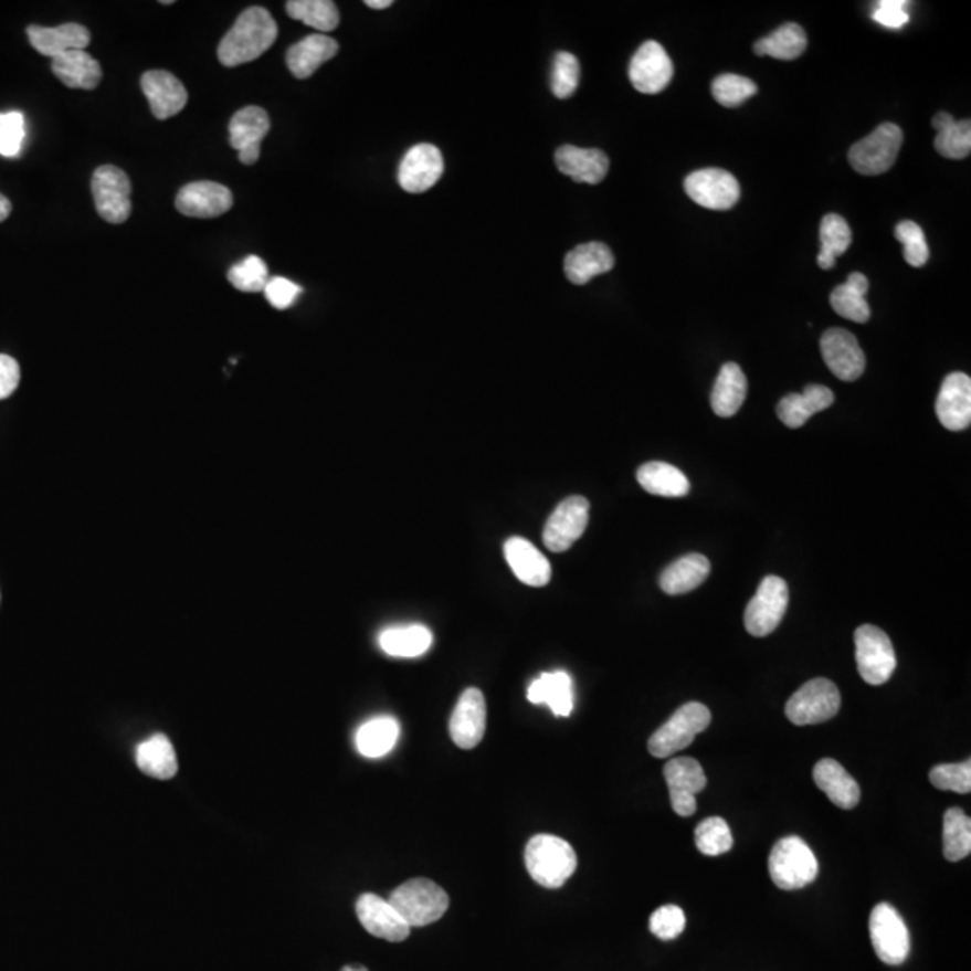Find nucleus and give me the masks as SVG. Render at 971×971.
Returning <instances> with one entry per match:
<instances>
[{"label":"nucleus","instance_id":"nucleus-10","mask_svg":"<svg viewBox=\"0 0 971 971\" xmlns=\"http://www.w3.org/2000/svg\"><path fill=\"white\" fill-rule=\"evenodd\" d=\"M788 600L790 594H788L787 581L779 576H767L745 610L747 632L754 637L770 635L783 621Z\"/></svg>","mask_w":971,"mask_h":971},{"label":"nucleus","instance_id":"nucleus-7","mask_svg":"<svg viewBox=\"0 0 971 971\" xmlns=\"http://www.w3.org/2000/svg\"><path fill=\"white\" fill-rule=\"evenodd\" d=\"M855 657L861 677L870 686H882L895 673V647L889 635L873 624L856 629Z\"/></svg>","mask_w":971,"mask_h":971},{"label":"nucleus","instance_id":"nucleus-2","mask_svg":"<svg viewBox=\"0 0 971 971\" xmlns=\"http://www.w3.org/2000/svg\"><path fill=\"white\" fill-rule=\"evenodd\" d=\"M527 873L546 889H560L574 875L578 856L560 836L537 835L527 842Z\"/></svg>","mask_w":971,"mask_h":971},{"label":"nucleus","instance_id":"nucleus-20","mask_svg":"<svg viewBox=\"0 0 971 971\" xmlns=\"http://www.w3.org/2000/svg\"><path fill=\"white\" fill-rule=\"evenodd\" d=\"M941 425L948 431L961 432L971 423V380L964 372H952L944 378L936 401Z\"/></svg>","mask_w":971,"mask_h":971},{"label":"nucleus","instance_id":"nucleus-6","mask_svg":"<svg viewBox=\"0 0 971 971\" xmlns=\"http://www.w3.org/2000/svg\"><path fill=\"white\" fill-rule=\"evenodd\" d=\"M904 145V131L898 125L884 123L869 136L851 146L849 165L861 175H882L889 171Z\"/></svg>","mask_w":971,"mask_h":971},{"label":"nucleus","instance_id":"nucleus-47","mask_svg":"<svg viewBox=\"0 0 971 971\" xmlns=\"http://www.w3.org/2000/svg\"><path fill=\"white\" fill-rule=\"evenodd\" d=\"M229 283L236 291L256 294L265 291L268 283V266L260 256H249L242 263L232 266L228 274Z\"/></svg>","mask_w":971,"mask_h":971},{"label":"nucleus","instance_id":"nucleus-48","mask_svg":"<svg viewBox=\"0 0 971 971\" xmlns=\"http://www.w3.org/2000/svg\"><path fill=\"white\" fill-rule=\"evenodd\" d=\"M896 240L904 245L905 262L909 263L914 268L927 265L930 257V249H928L927 240H925L923 229L918 223L905 220L899 222L895 231Z\"/></svg>","mask_w":971,"mask_h":971},{"label":"nucleus","instance_id":"nucleus-30","mask_svg":"<svg viewBox=\"0 0 971 971\" xmlns=\"http://www.w3.org/2000/svg\"><path fill=\"white\" fill-rule=\"evenodd\" d=\"M833 401H835V394H833L832 389L810 383V386L804 387V391L801 394L793 392V394H787L783 400L779 401L778 416L788 429H799L813 414L826 411L827 407H832Z\"/></svg>","mask_w":971,"mask_h":971},{"label":"nucleus","instance_id":"nucleus-3","mask_svg":"<svg viewBox=\"0 0 971 971\" xmlns=\"http://www.w3.org/2000/svg\"><path fill=\"white\" fill-rule=\"evenodd\" d=\"M409 927H426L443 918L450 898L432 879L414 878L392 890L387 899Z\"/></svg>","mask_w":971,"mask_h":971},{"label":"nucleus","instance_id":"nucleus-56","mask_svg":"<svg viewBox=\"0 0 971 971\" xmlns=\"http://www.w3.org/2000/svg\"><path fill=\"white\" fill-rule=\"evenodd\" d=\"M11 214V202L6 199L4 194L0 193V222H4L6 218Z\"/></svg>","mask_w":971,"mask_h":971},{"label":"nucleus","instance_id":"nucleus-51","mask_svg":"<svg viewBox=\"0 0 971 971\" xmlns=\"http://www.w3.org/2000/svg\"><path fill=\"white\" fill-rule=\"evenodd\" d=\"M25 119L22 112H4L0 114V155L19 157L24 146Z\"/></svg>","mask_w":971,"mask_h":971},{"label":"nucleus","instance_id":"nucleus-15","mask_svg":"<svg viewBox=\"0 0 971 971\" xmlns=\"http://www.w3.org/2000/svg\"><path fill=\"white\" fill-rule=\"evenodd\" d=\"M629 74L630 82L638 93H663L673 80V62L663 45L655 40H647L633 54Z\"/></svg>","mask_w":971,"mask_h":971},{"label":"nucleus","instance_id":"nucleus-12","mask_svg":"<svg viewBox=\"0 0 971 971\" xmlns=\"http://www.w3.org/2000/svg\"><path fill=\"white\" fill-rule=\"evenodd\" d=\"M590 504L585 497L572 495L551 513L543 527V543L552 552H566L580 540L589 526Z\"/></svg>","mask_w":971,"mask_h":971},{"label":"nucleus","instance_id":"nucleus-24","mask_svg":"<svg viewBox=\"0 0 971 971\" xmlns=\"http://www.w3.org/2000/svg\"><path fill=\"white\" fill-rule=\"evenodd\" d=\"M28 39L40 54L54 60L71 51H85L91 44V31L82 24L59 25V28H44V25H30Z\"/></svg>","mask_w":971,"mask_h":971},{"label":"nucleus","instance_id":"nucleus-40","mask_svg":"<svg viewBox=\"0 0 971 971\" xmlns=\"http://www.w3.org/2000/svg\"><path fill=\"white\" fill-rule=\"evenodd\" d=\"M808 48L806 33L801 25L788 22L773 31L767 39H761L754 44V53L758 56H772L778 60H795Z\"/></svg>","mask_w":971,"mask_h":971},{"label":"nucleus","instance_id":"nucleus-59","mask_svg":"<svg viewBox=\"0 0 971 971\" xmlns=\"http://www.w3.org/2000/svg\"><path fill=\"white\" fill-rule=\"evenodd\" d=\"M160 4L171 6V4H173V0H162V2H160Z\"/></svg>","mask_w":971,"mask_h":971},{"label":"nucleus","instance_id":"nucleus-25","mask_svg":"<svg viewBox=\"0 0 971 971\" xmlns=\"http://www.w3.org/2000/svg\"><path fill=\"white\" fill-rule=\"evenodd\" d=\"M555 160L561 173L583 184H600L610 168L609 157L595 148L561 146L556 150Z\"/></svg>","mask_w":971,"mask_h":971},{"label":"nucleus","instance_id":"nucleus-34","mask_svg":"<svg viewBox=\"0 0 971 971\" xmlns=\"http://www.w3.org/2000/svg\"><path fill=\"white\" fill-rule=\"evenodd\" d=\"M745 397H747V378L743 371L738 363H725L710 392V407L716 416H735L743 405Z\"/></svg>","mask_w":971,"mask_h":971},{"label":"nucleus","instance_id":"nucleus-4","mask_svg":"<svg viewBox=\"0 0 971 971\" xmlns=\"http://www.w3.org/2000/svg\"><path fill=\"white\" fill-rule=\"evenodd\" d=\"M769 873L779 889H802L817 878V856L799 836H784L770 853Z\"/></svg>","mask_w":971,"mask_h":971},{"label":"nucleus","instance_id":"nucleus-17","mask_svg":"<svg viewBox=\"0 0 971 971\" xmlns=\"http://www.w3.org/2000/svg\"><path fill=\"white\" fill-rule=\"evenodd\" d=\"M445 171L443 155L434 145H416L407 151L398 168V182L407 193H425Z\"/></svg>","mask_w":971,"mask_h":971},{"label":"nucleus","instance_id":"nucleus-19","mask_svg":"<svg viewBox=\"0 0 971 971\" xmlns=\"http://www.w3.org/2000/svg\"><path fill=\"white\" fill-rule=\"evenodd\" d=\"M486 732V698L477 687H468L461 695L450 716V736L457 747L475 749Z\"/></svg>","mask_w":971,"mask_h":971},{"label":"nucleus","instance_id":"nucleus-58","mask_svg":"<svg viewBox=\"0 0 971 971\" xmlns=\"http://www.w3.org/2000/svg\"><path fill=\"white\" fill-rule=\"evenodd\" d=\"M340 971H369L368 968L358 967V964H349V967H344Z\"/></svg>","mask_w":971,"mask_h":971},{"label":"nucleus","instance_id":"nucleus-36","mask_svg":"<svg viewBox=\"0 0 971 971\" xmlns=\"http://www.w3.org/2000/svg\"><path fill=\"white\" fill-rule=\"evenodd\" d=\"M637 481L641 488L646 489L647 494L657 495V497H686L692 488V484L680 469L675 468L673 464L661 463V461L643 464L637 469Z\"/></svg>","mask_w":971,"mask_h":971},{"label":"nucleus","instance_id":"nucleus-11","mask_svg":"<svg viewBox=\"0 0 971 971\" xmlns=\"http://www.w3.org/2000/svg\"><path fill=\"white\" fill-rule=\"evenodd\" d=\"M93 194L97 213L108 223H125L131 213V184L117 166H99L93 175Z\"/></svg>","mask_w":971,"mask_h":971},{"label":"nucleus","instance_id":"nucleus-31","mask_svg":"<svg viewBox=\"0 0 971 971\" xmlns=\"http://www.w3.org/2000/svg\"><path fill=\"white\" fill-rule=\"evenodd\" d=\"M339 53V44L326 34H309L297 44L292 45L286 53V65L297 80H306L323 65L324 62L334 59Z\"/></svg>","mask_w":971,"mask_h":971},{"label":"nucleus","instance_id":"nucleus-43","mask_svg":"<svg viewBox=\"0 0 971 971\" xmlns=\"http://www.w3.org/2000/svg\"><path fill=\"white\" fill-rule=\"evenodd\" d=\"M286 13L291 19L319 31V34L339 28V8L331 0H291L286 2Z\"/></svg>","mask_w":971,"mask_h":971},{"label":"nucleus","instance_id":"nucleus-18","mask_svg":"<svg viewBox=\"0 0 971 971\" xmlns=\"http://www.w3.org/2000/svg\"><path fill=\"white\" fill-rule=\"evenodd\" d=\"M268 131L271 117L262 107H245L232 116L229 123V140L238 151L242 165H256L262 155V140Z\"/></svg>","mask_w":971,"mask_h":971},{"label":"nucleus","instance_id":"nucleus-57","mask_svg":"<svg viewBox=\"0 0 971 971\" xmlns=\"http://www.w3.org/2000/svg\"><path fill=\"white\" fill-rule=\"evenodd\" d=\"M366 6L372 10H386V8H391L392 0H368Z\"/></svg>","mask_w":971,"mask_h":971},{"label":"nucleus","instance_id":"nucleus-46","mask_svg":"<svg viewBox=\"0 0 971 971\" xmlns=\"http://www.w3.org/2000/svg\"><path fill=\"white\" fill-rule=\"evenodd\" d=\"M756 93H758V85L749 77L738 76V74H721L713 82V96L716 102L720 103L721 107H740Z\"/></svg>","mask_w":971,"mask_h":971},{"label":"nucleus","instance_id":"nucleus-50","mask_svg":"<svg viewBox=\"0 0 971 971\" xmlns=\"http://www.w3.org/2000/svg\"><path fill=\"white\" fill-rule=\"evenodd\" d=\"M930 783L944 792H971V761L938 764L930 770Z\"/></svg>","mask_w":971,"mask_h":971},{"label":"nucleus","instance_id":"nucleus-37","mask_svg":"<svg viewBox=\"0 0 971 971\" xmlns=\"http://www.w3.org/2000/svg\"><path fill=\"white\" fill-rule=\"evenodd\" d=\"M400 738V724L391 716H378L357 730V750L363 758H383L389 754Z\"/></svg>","mask_w":971,"mask_h":971},{"label":"nucleus","instance_id":"nucleus-21","mask_svg":"<svg viewBox=\"0 0 971 971\" xmlns=\"http://www.w3.org/2000/svg\"><path fill=\"white\" fill-rule=\"evenodd\" d=\"M357 916L362 927L374 938L400 942L405 941L411 933V927L403 921L394 907L386 899L371 895V893L358 898Z\"/></svg>","mask_w":971,"mask_h":971},{"label":"nucleus","instance_id":"nucleus-27","mask_svg":"<svg viewBox=\"0 0 971 971\" xmlns=\"http://www.w3.org/2000/svg\"><path fill=\"white\" fill-rule=\"evenodd\" d=\"M614 265V254L604 243H583L567 254L566 276L572 285H587L595 276L612 271Z\"/></svg>","mask_w":971,"mask_h":971},{"label":"nucleus","instance_id":"nucleus-44","mask_svg":"<svg viewBox=\"0 0 971 971\" xmlns=\"http://www.w3.org/2000/svg\"><path fill=\"white\" fill-rule=\"evenodd\" d=\"M696 847L707 856H720L729 853L735 844L729 824L721 817H709L700 822L695 832Z\"/></svg>","mask_w":971,"mask_h":971},{"label":"nucleus","instance_id":"nucleus-29","mask_svg":"<svg viewBox=\"0 0 971 971\" xmlns=\"http://www.w3.org/2000/svg\"><path fill=\"white\" fill-rule=\"evenodd\" d=\"M813 779L827 799L842 810H853L861 801V787L835 759H821L813 769Z\"/></svg>","mask_w":971,"mask_h":971},{"label":"nucleus","instance_id":"nucleus-53","mask_svg":"<svg viewBox=\"0 0 971 971\" xmlns=\"http://www.w3.org/2000/svg\"><path fill=\"white\" fill-rule=\"evenodd\" d=\"M265 297L276 309H288L294 305L297 297L303 294V288L295 285L294 281L285 277H272L265 286Z\"/></svg>","mask_w":971,"mask_h":971},{"label":"nucleus","instance_id":"nucleus-13","mask_svg":"<svg viewBox=\"0 0 971 971\" xmlns=\"http://www.w3.org/2000/svg\"><path fill=\"white\" fill-rule=\"evenodd\" d=\"M684 188L693 202L710 211H727L735 208L741 194L735 175L718 168H707L687 175Z\"/></svg>","mask_w":971,"mask_h":971},{"label":"nucleus","instance_id":"nucleus-52","mask_svg":"<svg viewBox=\"0 0 971 971\" xmlns=\"http://www.w3.org/2000/svg\"><path fill=\"white\" fill-rule=\"evenodd\" d=\"M686 928V914L677 905H664L650 918V930L663 941L677 939Z\"/></svg>","mask_w":971,"mask_h":971},{"label":"nucleus","instance_id":"nucleus-49","mask_svg":"<svg viewBox=\"0 0 971 971\" xmlns=\"http://www.w3.org/2000/svg\"><path fill=\"white\" fill-rule=\"evenodd\" d=\"M580 85V62L571 53H558L552 65L551 88L558 99H567Z\"/></svg>","mask_w":971,"mask_h":971},{"label":"nucleus","instance_id":"nucleus-9","mask_svg":"<svg viewBox=\"0 0 971 971\" xmlns=\"http://www.w3.org/2000/svg\"><path fill=\"white\" fill-rule=\"evenodd\" d=\"M841 710V692L827 678L806 682L788 700L787 718L793 725H815L832 720Z\"/></svg>","mask_w":971,"mask_h":971},{"label":"nucleus","instance_id":"nucleus-1","mask_svg":"<svg viewBox=\"0 0 971 971\" xmlns=\"http://www.w3.org/2000/svg\"><path fill=\"white\" fill-rule=\"evenodd\" d=\"M277 39L276 20L265 8L252 6L238 17L222 42L218 45V60L225 67H238L260 59Z\"/></svg>","mask_w":971,"mask_h":971},{"label":"nucleus","instance_id":"nucleus-5","mask_svg":"<svg viewBox=\"0 0 971 971\" xmlns=\"http://www.w3.org/2000/svg\"><path fill=\"white\" fill-rule=\"evenodd\" d=\"M710 725V710L700 701L684 704L647 741L653 758H672L695 741Z\"/></svg>","mask_w":971,"mask_h":971},{"label":"nucleus","instance_id":"nucleus-45","mask_svg":"<svg viewBox=\"0 0 971 971\" xmlns=\"http://www.w3.org/2000/svg\"><path fill=\"white\" fill-rule=\"evenodd\" d=\"M933 146L947 159H967L971 151L970 122L968 119H962V122L953 119L950 125L942 126L941 130H938Z\"/></svg>","mask_w":971,"mask_h":971},{"label":"nucleus","instance_id":"nucleus-23","mask_svg":"<svg viewBox=\"0 0 971 971\" xmlns=\"http://www.w3.org/2000/svg\"><path fill=\"white\" fill-rule=\"evenodd\" d=\"M140 88L157 119H170L184 110L188 91L179 77L168 71H148L140 77Z\"/></svg>","mask_w":971,"mask_h":971},{"label":"nucleus","instance_id":"nucleus-8","mask_svg":"<svg viewBox=\"0 0 971 971\" xmlns=\"http://www.w3.org/2000/svg\"><path fill=\"white\" fill-rule=\"evenodd\" d=\"M869 933L879 961L890 967H899L909 959V928L893 905H876L870 912Z\"/></svg>","mask_w":971,"mask_h":971},{"label":"nucleus","instance_id":"nucleus-22","mask_svg":"<svg viewBox=\"0 0 971 971\" xmlns=\"http://www.w3.org/2000/svg\"><path fill=\"white\" fill-rule=\"evenodd\" d=\"M231 189L218 182H191L177 194V211L191 218L222 217L232 208Z\"/></svg>","mask_w":971,"mask_h":971},{"label":"nucleus","instance_id":"nucleus-32","mask_svg":"<svg viewBox=\"0 0 971 971\" xmlns=\"http://www.w3.org/2000/svg\"><path fill=\"white\" fill-rule=\"evenodd\" d=\"M54 76L68 88L93 91L103 77L102 65L87 51H71L51 63Z\"/></svg>","mask_w":971,"mask_h":971},{"label":"nucleus","instance_id":"nucleus-14","mask_svg":"<svg viewBox=\"0 0 971 971\" xmlns=\"http://www.w3.org/2000/svg\"><path fill=\"white\" fill-rule=\"evenodd\" d=\"M664 778L669 788L673 812L680 817H692L696 813V795L706 790V772L693 758H675L664 767Z\"/></svg>","mask_w":971,"mask_h":971},{"label":"nucleus","instance_id":"nucleus-16","mask_svg":"<svg viewBox=\"0 0 971 971\" xmlns=\"http://www.w3.org/2000/svg\"><path fill=\"white\" fill-rule=\"evenodd\" d=\"M821 351L830 371L842 382H855L864 374V351L855 335L847 329H827L822 335Z\"/></svg>","mask_w":971,"mask_h":971},{"label":"nucleus","instance_id":"nucleus-54","mask_svg":"<svg viewBox=\"0 0 971 971\" xmlns=\"http://www.w3.org/2000/svg\"><path fill=\"white\" fill-rule=\"evenodd\" d=\"M907 6L909 2L905 0H882L873 13V20L889 30H901L910 19Z\"/></svg>","mask_w":971,"mask_h":971},{"label":"nucleus","instance_id":"nucleus-28","mask_svg":"<svg viewBox=\"0 0 971 971\" xmlns=\"http://www.w3.org/2000/svg\"><path fill=\"white\" fill-rule=\"evenodd\" d=\"M527 700L535 706L551 707L556 716L571 715L574 709V687L572 678L566 672L541 673L537 680L527 687Z\"/></svg>","mask_w":971,"mask_h":971},{"label":"nucleus","instance_id":"nucleus-35","mask_svg":"<svg viewBox=\"0 0 971 971\" xmlns=\"http://www.w3.org/2000/svg\"><path fill=\"white\" fill-rule=\"evenodd\" d=\"M431 630L423 624H407V626H392L380 633V647L391 657L414 658L421 657L432 646Z\"/></svg>","mask_w":971,"mask_h":971},{"label":"nucleus","instance_id":"nucleus-38","mask_svg":"<svg viewBox=\"0 0 971 971\" xmlns=\"http://www.w3.org/2000/svg\"><path fill=\"white\" fill-rule=\"evenodd\" d=\"M136 761L137 767L146 775L162 779V781L173 778L179 770L173 745H171L170 738L165 735H155L151 736L150 740L143 741L137 747Z\"/></svg>","mask_w":971,"mask_h":971},{"label":"nucleus","instance_id":"nucleus-39","mask_svg":"<svg viewBox=\"0 0 971 971\" xmlns=\"http://www.w3.org/2000/svg\"><path fill=\"white\" fill-rule=\"evenodd\" d=\"M869 291V281L861 272H855L847 277L846 283L836 286L832 292L830 303L836 314L853 323L864 324L869 320L870 308L865 300V294Z\"/></svg>","mask_w":971,"mask_h":971},{"label":"nucleus","instance_id":"nucleus-42","mask_svg":"<svg viewBox=\"0 0 971 971\" xmlns=\"http://www.w3.org/2000/svg\"><path fill=\"white\" fill-rule=\"evenodd\" d=\"M942 853L948 862H961L971 853V821L961 808H950L942 821Z\"/></svg>","mask_w":971,"mask_h":971},{"label":"nucleus","instance_id":"nucleus-55","mask_svg":"<svg viewBox=\"0 0 971 971\" xmlns=\"http://www.w3.org/2000/svg\"><path fill=\"white\" fill-rule=\"evenodd\" d=\"M20 383V366L10 355H0V400L10 398Z\"/></svg>","mask_w":971,"mask_h":971},{"label":"nucleus","instance_id":"nucleus-26","mask_svg":"<svg viewBox=\"0 0 971 971\" xmlns=\"http://www.w3.org/2000/svg\"><path fill=\"white\" fill-rule=\"evenodd\" d=\"M504 555L513 574L526 585L546 587L551 581V563L526 538H509L504 543Z\"/></svg>","mask_w":971,"mask_h":971},{"label":"nucleus","instance_id":"nucleus-33","mask_svg":"<svg viewBox=\"0 0 971 971\" xmlns=\"http://www.w3.org/2000/svg\"><path fill=\"white\" fill-rule=\"evenodd\" d=\"M710 572V563L706 556L686 555L680 560L673 561L672 566L664 569L658 578L661 589L669 595L686 594L707 580Z\"/></svg>","mask_w":971,"mask_h":971},{"label":"nucleus","instance_id":"nucleus-41","mask_svg":"<svg viewBox=\"0 0 971 971\" xmlns=\"http://www.w3.org/2000/svg\"><path fill=\"white\" fill-rule=\"evenodd\" d=\"M821 254L817 263L824 271H830L836 263V257L842 256L853 242L849 223L841 214H826L821 222Z\"/></svg>","mask_w":971,"mask_h":971}]
</instances>
